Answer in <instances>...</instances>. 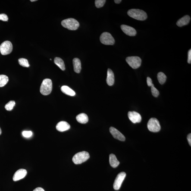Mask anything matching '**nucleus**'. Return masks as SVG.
Wrapping results in <instances>:
<instances>
[{"instance_id": "5701e85b", "label": "nucleus", "mask_w": 191, "mask_h": 191, "mask_svg": "<svg viewBox=\"0 0 191 191\" xmlns=\"http://www.w3.org/2000/svg\"><path fill=\"white\" fill-rule=\"evenodd\" d=\"M9 78L5 75H0V87H3L8 83Z\"/></svg>"}, {"instance_id": "39448f33", "label": "nucleus", "mask_w": 191, "mask_h": 191, "mask_svg": "<svg viewBox=\"0 0 191 191\" xmlns=\"http://www.w3.org/2000/svg\"><path fill=\"white\" fill-rule=\"evenodd\" d=\"M147 127L150 131L153 133L159 131L161 129V126L159 121L155 118L150 119L147 124Z\"/></svg>"}, {"instance_id": "20e7f679", "label": "nucleus", "mask_w": 191, "mask_h": 191, "mask_svg": "<svg viewBox=\"0 0 191 191\" xmlns=\"http://www.w3.org/2000/svg\"><path fill=\"white\" fill-rule=\"evenodd\" d=\"M89 158V153L86 151H83L75 154L73 157L72 161L75 164H80L86 162Z\"/></svg>"}, {"instance_id": "f704fd0d", "label": "nucleus", "mask_w": 191, "mask_h": 191, "mask_svg": "<svg viewBox=\"0 0 191 191\" xmlns=\"http://www.w3.org/2000/svg\"><path fill=\"white\" fill-rule=\"evenodd\" d=\"M32 1V2H33V1H37L36 0H31L30 1Z\"/></svg>"}, {"instance_id": "412c9836", "label": "nucleus", "mask_w": 191, "mask_h": 191, "mask_svg": "<svg viewBox=\"0 0 191 191\" xmlns=\"http://www.w3.org/2000/svg\"><path fill=\"white\" fill-rule=\"evenodd\" d=\"M54 63L62 70H65V65L64 61L60 57H55L54 59Z\"/></svg>"}, {"instance_id": "9b49d317", "label": "nucleus", "mask_w": 191, "mask_h": 191, "mask_svg": "<svg viewBox=\"0 0 191 191\" xmlns=\"http://www.w3.org/2000/svg\"><path fill=\"white\" fill-rule=\"evenodd\" d=\"M109 131L115 139L122 141L125 140V137L124 135L115 128L111 127L110 128Z\"/></svg>"}, {"instance_id": "a211bd4d", "label": "nucleus", "mask_w": 191, "mask_h": 191, "mask_svg": "<svg viewBox=\"0 0 191 191\" xmlns=\"http://www.w3.org/2000/svg\"><path fill=\"white\" fill-rule=\"evenodd\" d=\"M109 163L111 166L113 168L118 166L120 164L119 161L117 160L115 155L113 154L109 155Z\"/></svg>"}, {"instance_id": "ddd939ff", "label": "nucleus", "mask_w": 191, "mask_h": 191, "mask_svg": "<svg viewBox=\"0 0 191 191\" xmlns=\"http://www.w3.org/2000/svg\"><path fill=\"white\" fill-rule=\"evenodd\" d=\"M27 174V171L24 169H20L16 172L13 177L14 181H17L21 180L25 177Z\"/></svg>"}, {"instance_id": "6e6552de", "label": "nucleus", "mask_w": 191, "mask_h": 191, "mask_svg": "<svg viewBox=\"0 0 191 191\" xmlns=\"http://www.w3.org/2000/svg\"><path fill=\"white\" fill-rule=\"evenodd\" d=\"M13 49L12 44L9 41H5L0 45V51L3 55H7L11 53Z\"/></svg>"}, {"instance_id": "4be33fe9", "label": "nucleus", "mask_w": 191, "mask_h": 191, "mask_svg": "<svg viewBox=\"0 0 191 191\" xmlns=\"http://www.w3.org/2000/svg\"><path fill=\"white\" fill-rule=\"evenodd\" d=\"M157 78L159 82L161 85L164 84L165 83L167 79L166 76L162 72H160L158 73Z\"/></svg>"}, {"instance_id": "2f4dec72", "label": "nucleus", "mask_w": 191, "mask_h": 191, "mask_svg": "<svg viewBox=\"0 0 191 191\" xmlns=\"http://www.w3.org/2000/svg\"><path fill=\"white\" fill-rule=\"evenodd\" d=\"M187 139L189 145L191 146V134L189 133L187 136Z\"/></svg>"}, {"instance_id": "473e14b6", "label": "nucleus", "mask_w": 191, "mask_h": 191, "mask_svg": "<svg viewBox=\"0 0 191 191\" xmlns=\"http://www.w3.org/2000/svg\"><path fill=\"white\" fill-rule=\"evenodd\" d=\"M33 191H45V190L42 188L38 187L34 189Z\"/></svg>"}, {"instance_id": "7c9ffc66", "label": "nucleus", "mask_w": 191, "mask_h": 191, "mask_svg": "<svg viewBox=\"0 0 191 191\" xmlns=\"http://www.w3.org/2000/svg\"><path fill=\"white\" fill-rule=\"evenodd\" d=\"M188 62L189 64L191 63V50H189L188 52Z\"/></svg>"}, {"instance_id": "b1692460", "label": "nucleus", "mask_w": 191, "mask_h": 191, "mask_svg": "<svg viewBox=\"0 0 191 191\" xmlns=\"http://www.w3.org/2000/svg\"><path fill=\"white\" fill-rule=\"evenodd\" d=\"M19 64L22 66L25 67H29L30 65L27 59L24 58H20L18 60Z\"/></svg>"}, {"instance_id": "a878e982", "label": "nucleus", "mask_w": 191, "mask_h": 191, "mask_svg": "<svg viewBox=\"0 0 191 191\" xmlns=\"http://www.w3.org/2000/svg\"><path fill=\"white\" fill-rule=\"evenodd\" d=\"M105 0H96L95 5L97 8H99L103 6L105 3Z\"/></svg>"}, {"instance_id": "f3484780", "label": "nucleus", "mask_w": 191, "mask_h": 191, "mask_svg": "<svg viewBox=\"0 0 191 191\" xmlns=\"http://www.w3.org/2000/svg\"><path fill=\"white\" fill-rule=\"evenodd\" d=\"M73 63L74 72L76 73H80L82 69L80 59L77 58H74L73 60Z\"/></svg>"}, {"instance_id": "7ed1b4c3", "label": "nucleus", "mask_w": 191, "mask_h": 191, "mask_svg": "<svg viewBox=\"0 0 191 191\" xmlns=\"http://www.w3.org/2000/svg\"><path fill=\"white\" fill-rule=\"evenodd\" d=\"M63 27L69 30L74 31L78 28L79 23L76 19L69 18L63 20L61 22Z\"/></svg>"}, {"instance_id": "c756f323", "label": "nucleus", "mask_w": 191, "mask_h": 191, "mask_svg": "<svg viewBox=\"0 0 191 191\" xmlns=\"http://www.w3.org/2000/svg\"><path fill=\"white\" fill-rule=\"evenodd\" d=\"M147 82L148 86H151L153 84L152 83V79H151V78L149 77H148L147 78Z\"/></svg>"}, {"instance_id": "6ab92c4d", "label": "nucleus", "mask_w": 191, "mask_h": 191, "mask_svg": "<svg viewBox=\"0 0 191 191\" xmlns=\"http://www.w3.org/2000/svg\"><path fill=\"white\" fill-rule=\"evenodd\" d=\"M76 119L81 124H85L88 123L89 118L87 115L85 113H81L76 116Z\"/></svg>"}, {"instance_id": "2eb2a0df", "label": "nucleus", "mask_w": 191, "mask_h": 191, "mask_svg": "<svg viewBox=\"0 0 191 191\" xmlns=\"http://www.w3.org/2000/svg\"><path fill=\"white\" fill-rule=\"evenodd\" d=\"M106 82L107 84L110 86H112L114 84V74L112 70L110 69H108L107 70Z\"/></svg>"}, {"instance_id": "f03ea898", "label": "nucleus", "mask_w": 191, "mask_h": 191, "mask_svg": "<svg viewBox=\"0 0 191 191\" xmlns=\"http://www.w3.org/2000/svg\"><path fill=\"white\" fill-rule=\"evenodd\" d=\"M52 83L50 79H44L41 84L40 91L42 95L46 96L49 95L52 92Z\"/></svg>"}, {"instance_id": "f8f14e48", "label": "nucleus", "mask_w": 191, "mask_h": 191, "mask_svg": "<svg viewBox=\"0 0 191 191\" xmlns=\"http://www.w3.org/2000/svg\"><path fill=\"white\" fill-rule=\"evenodd\" d=\"M121 29L123 31L127 36H134L136 34V30L133 28L130 27V26L122 25L121 26Z\"/></svg>"}, {"instance_id": "0eeeda50", "label": "nucleus", "mask_w": 191, "mask_h": 191, "mask_svg": "<svg viewBox=\"0 0 191 191\" xmlns=\"http://www.w3.org/2000/svg\"><path fill=\"white\" fill-rule=\"evenodd\" d=\"M126 61L130 66L133 69H137L140 67L142 60L138 56H130L126 58Z\"/></svg>"}, {"instance_id": "f257e3e1", "label": "nucleus", "mask_w": 191, "mask_h": 191, "mask_svg": "<svg viewBox=\"0 0 191 191\" xmlns=\"http://www.w3.org/2000/svg\"><path fill=\"white\" fill-rule=\"evenodd\" d=\"M129 17L139 21H144L147 18V13L143 10L139 9H131L127 12Z\"/></svg>"}, {"instance_id": "aec40b11", "label": "nucleus", "mask_w": 191, "mask_h": 191, "mask_svg": "<svg viewBox=\"0 0 191 191\" xmlns=\"http://www.w3.org/2000/svg\"><path fill=\"white\" fill-rule=\"evenodd\" d=\"M61 91L63 93L65 94L66 95L70 96H74L76 95V93L74 91L67 86H62Z\"/></svg>"}, {"instance_id": "1a4fd4ad", "label": "nucleus", "mask_w": 191, "mask_h": 191, "mask_svg": "<svg viewBox=\"0 0 191 191\" xmlns=\"http://www.w3.org/2000/svg\"><path fill=\"white\" fill-rule=\"evenodd\" d=\"M126 176V173L125 172H121L117 175L113 184L115 190H118L120 189Z\"/></svg>"}, {"instance_id": "c9c22d12", "label": "nucleus", "mask_w": 191, "mask_h": 191, "mask_svg": "<svg viewBox=\"0 0 191 191\" xmlns=\"http://www.w3.org/2000/svg\"><path fill=\"white\" fill-rule=\"evenodd\" d=\"M1 127H0V135H1Z\"/></svg>"}, {"instance_id": "9d476101", "label": "nucleus", "mask_w": 191, "mask_h": 191, "mask_svg": "<svg viewBox=\"0 0 191 191\" xmlns=\"http://www.w3.org/2000/svg\"><path fill=\"white\" fill-rule=\"evenodd\" d=\"M128 116L130 121L134 124L140 123L141 121V116L139 113L136 111H129L128 113Z\"/></svg>"}, {"instance_id": "c85d7f7f", "label": "nucleus", "mask_w": 191, "mask_h": 191, "mask_svg": "<svg viewBox=\"0 0 191 191\" xmlns=\"http://www.w3.org/2000/svg\"><path fill=\"white\" fill-rule=\"evenodd\" d=\"M0 20L3 21H7L8 20V16L5 14H0Z\"/></svg>"}, {"instance_id": "cd10ccee", "label": "nucleus", "mask_w": 191, "mask_h": 191, "mask_svg": "<svg viewBox=\"0 0 191 191\" xmlns=\"http://www.w3.org/2000/svg\"><path fill=\"white\" fill-rule=\"evenodd\" d=\"M23 137L26 138H29L32 136L33 133L31 131H24L22 133Z\"/></svg>"}, {"instance_id": "4468645a", "label": "nucleus", "mask_w": 191, "mask_h": 191, "mask_svg": "<svg viewBox=\"0 0 191 191\" xmlns=\"http://www.w3.org/2000/svg\"><path fill=\"white\" fill-rule=\"evenodd\" d=\"M70 126L67 122L61 121L59 122L56 126V129L57 131L60 132H64L69 130Z\"/></svg>"}, {"instance_id": "423d86ee", "label": "nucleus", "mask_w": 191, "mask_h": 191, "mask_svg": "<svg viewBox=\"0 0 191 191\" xmlns=\"http://www.w3.org/2000/svg\"><path fill=\"white\" fill-rule=\"evenodd\" d=\"M100 40L103 44L105 45H114L115 41L111 35L108 32L103 33L100 36Z\"/></svg>"}, {"instance_id": "bb28decb", "label": "nucleus", "mask_w": 191, "mask_h": 191, "mask_svg": "<svg viewBox=\"0 0 191 191\" xmlns=\"http://www.w3.org/2000/svg\"><path fill=\"white\" fill-rule=\"evenodd\" d=\"M151 87V92H152V94L153 96L155 97H157L159 95V91L154 86V84H153Z\"/></svg>"}, {"instance_id": "72a5a7b5", "label": "nucleus", "mask_w": 191, "mask_h": 191, "mask_svg": "<svg viewBox=\"0 0 191 191\" xmlns=\"http://www.w3.org/2000/svg\"><path fill=\"white\" fill-rule=\"evenodd\" d=\"M115 3L116 4H119L121 2V0H115L114 1Z\"/></svg>"}, {"instance_id": "393cba45", "label": "nucleus", "mask_w": 191, "mask_h": 191, "mask_svg": "<svg viewBox=\"0 0 191 191\" xmlns=\"http://www.w3.org/2000/svg\"><path fill=\"white\" fill-rule=\"evenodd\" d=\"M15 105V101H10L9 102L5 105V108L8 111H11L14 108Z\"/></svg>"}, {"instance_id": "dca6fc26", "label": "nucleus", "mask_w": 191, "mask_h": 191, "mask_svg": "<svg viewBox=\"0 0 191 191\" xmlns=\"http://www.w3.org/2000/svg\"><path fill=\"white\" fill-rule=\"evenodd\" d=\"M190 17L189 15L185 16L181 19H179L176 24L178 27H182V26L186 25L188 24L190 22Z\"/></svg>"}]
</instances>
